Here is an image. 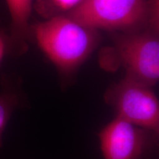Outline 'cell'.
I'll return each mask as SVG.
<instances>
[{
  "mask_svg": "<svg viewBox=\"0 0 159 159\" xmlns=\"http://www.w3.org/2000/svg\"><path fill=\"white\" fill-rule=\"evenodd\" d=\"M38 47L55 67L61 81L68 85L80 67L100 41L98 30L79 23L66 15L30 26Z\"/></svg>",
  "mask_w": 159,
  "mask_h": 159,
  "instance_id": "obj_1",
  "label": "cell"
},
{
  "mask_svg": "<svg viewBox=\"0 0 159 159\" xmlns=\"http://www.w3.org/2000/svg\"><path fill=\"white\" fill-rule=\"evenodd\" d=\"M114 41V56L101 61L102 68L121 66L125 77L152 88L159 79V33L143 29L116 33Z\"/></svg>",
  "mask_w": 159,
  "mask_h": 159,
  "instance_id": "obj_2",
  "label": "cell"
},
{
  "mask_svg": "<svg viewBox=\"0 0 159 159\" xmlns=\"http://www.w3.org/2000/svg\"><path fill=\"white\" fill-rule=\"evenodd\" d=\"M96 30L132 33L146 28V0H83L66 14Z\"/></svg>",
  "mask_w": 159,
  "mask_h": 159,
  "instance_id": "obj_3",
  "label": "cell"
},
{
  "mask_svg": "<svg viewBox=\"0 0 159 159\" xmlns=\"http://www.w3.org/2000/svg\"><path fill=\"white\" fill-rule=\"evenodd\" d=\"M104 99L116 117L159 134V101L152 87L124 77L108 87Z\"/></svg>",
  "mask_w": 159,
  "mask_h": 159,
  "instance_id": "obj_4",
  "label": "cell"
},
{
  "mask_svg": "<svg viewBox=\"0 0 159 159\" xmlns=\"http://www.w3.org/2000/svg\"><path fill=\"white\" fill-rule=\"evenodd\" d=\"M158 135L115 116L98 138L104 159H156Z\"/></svg>",
  "mask_w": 159,
  "mask_h": 159,
  "instance_id": "obj_5",
  "label": "cell"
},
{
  "mask_svg": "<svg viewBox=\"0 0 159 159\" xmlns=\"http://www.w3.org/2000/svg\"><path fill=\"white\" fill-rule=\"evenodd\" d=\"M11 16L9 54L19 57L27 52L30 39V19L34 0H5Z\"/></svg>",
  "mask_w": 159,
  "mask_h": 159,
  "instance_id": "obj_6",
  "label": "cell"
},
{
  "mask_svg": "<svg viewBox=\"0 0 159 159\" xmlns=\"http://www.w3.org/2000/svg\"><path fill=\"white\" fill-rule=\"evenodd\" d=\"M83 0H35L33 10L44 19L66 15Z\"/></svg>",
  "mask_w": 159,
  "mask_h": 159,
  "instance_id": "obj_7",
  "label": "cell"
},
{
  "mask_svg": "<svg viewBox=\"0 0 159 159\" xmlns=\"http://www.w3.org/2000/svg\"><path fill=\"white\" fill-rule=\"evenodd\" d=\"M20 105L17 93L6 90L0 93V148L2 145V134L13 113Z\"/></svg>",
  "mask_w": 159,
  "mask_h": 159,
  "instance_id": "obj_8",
  "label": "cell"
},
{
  "mask_svg": "<svg viewBox=\"0 0 159 159\" xmlns=\"http://www.w3.org/2000/svg\"><path fill=\"white\" fill-rule=\"evenodd\" d=\"M146 28L159 33V0H146Z\"/></svg>",
  "mask_w": 159,
  "mask_h": 159,
  "instance_id": "obj_9",
  "label": "cell"
},
{
  "mask_svg": "<svg viewBox=\"0 0 159 159\" xmlns=\"http://www.w3.org/2000/svg\"><path fill=\"white\" fill-rule=\"evenodd\" d=\"M7 53H9L8 35H5L0 30V63Z\"/></svg>",
  "mask_w": 159,
  "mask_h": 159,
  "instance_id": "obj_10",
  "label": "cell"
}]
</instances>
